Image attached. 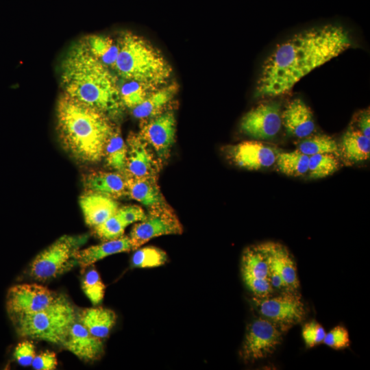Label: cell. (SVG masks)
Returning <instances> with one entry per match:
<instances>
[{
	"label": "cell",
	"mask_w": 370,
	"mask_h": 370,
	"mask_svg": "<svg viewBox=\"0 0 370 370\" xmlns=\"http://www.w3.org/2000/svg\"><path fill=\"white\" fill-rule=\"evenodd\" d=\"M351 45L348 32L338 25L329 24L297 33L277 45L264 61L255 96L274 97L290 92L301 78Z\"/></svg>",
	"instance_id": "6da1fadb"
},
{
	"label": "cell",
	"mask_w": 370,
	"mask_h": 370,
	"mask_svg": "<svg viewBox=\"0 0 370 370\" xmlns=\"http://www.w3.org/2000/svg\"><path fill=\"white\" fill-rule=\"evenodd\" d=\"M60 74L61 85L66 96L103 112L111 119L123 113L125 107L116 76L79 42L65 56Z\"/></svg>",
	"instance_id": "7a4b0ae2"
},
{
	"label": "cell",
	"mask_w": 370,
	"mask_h": 370,
	"mask_svg": "<svg viewBox=\"0 0 370 370\" xmlns=\"http://www.w3.org/2000/svg\"><path fill=\"white\" fill-rule=\"evenodd\" d=\"M56 121L60 140L75 159L96 162L103 158L116 126L109 116L63 94L58 101Z\"/></svg>",
	"instance_id": "3957f363"
},
{
	"label": "cell",
	"mask_w": 370,
	"mask_h": 370,
	"mask_svg": "<svg viewBox=\"0 0 370 370\" xmlns=\"http://www.w3.org/2000/svg\"><path fill=\"white\" fill-rule=\"evenodd\" d=\"M116 41L119 53L113 71L119 77L138 82L150 91L169 83L172 66L149 41L130 31L122 32Z\"/></svg>",
	"instance_id": "277c9868"
},
{
	"label": "cell",
	"mask_w": 370,
	"mask_h": 370,
	"mask_svg": "<svg viewBox=\"0 0 370 370\" xmlns=\"http://www.w3.org/2000/svg\"><path fill=\"white\" fill-rule=\"evenodd\" d=\"M22 337L62 344L76 321L75 309L67 297L58 295L47 308L12 320Z\"/></svg>",
	"instance_id": "5b68a950"
},
{
	"label": "cell",
	"mask_w": 370,
	"mask_h": 370,
	"mask_svg": "<svg viewBox=\"0 0 370 370\" xmlns=\"http://www.w3.org/2000/svg\"><path fill=\"white\" fill-rule=\"evenodd\" d=\"M88 239L86 235H64L40 251L29 265V274L40 282L53 279L76 264L75 253Z\"/></svg>",
	"instance_id": "8992f818"
},
{
	"label": "cell",
	"mask_w": 370,
	"mask_h": 370,
	"mask_svg": "<svg viewBox=\"0 0 370 370\" xmlns=\"http://www.w3.org/2000/svg\"><path fill=\"white\" fill-rule=\"evenodd\" d=\"M252 299L260 317L285 331L301 323L306 315V306L298 291L279 292L265 297H253Z\"/></svg>",
	"instance_id": "52a82bcc"
},
{
	"label": "cell",
	"mask_w": 370,
	"mask_h": 370,
	"mask_svg": "<svg viewBox=\"0 0 370 370\" xmlns=\"http://www.w3.org/2000/svg\"><path fill=\"white\" fill-rule=\"evenodd\" d=\"M286 331L271 321L260 317L246 328L240 356L246 362L271 356L282 341Z\"/></svg>",
	"instance_id": "ba28073f"
},
{
	"label": "cell",
	"mask_w": 370,
	"mask_h": 370,
	"mask_svg": "<svg viewBox=\"0 0 370 370\" xmlns=\"http://www.w3.org/2000/svg\"><path fill=\"white\" fill-rule=\"evenodd\" d=\"M182 232L178 217L166 203L149 208L145 219L135 223L129 237L132 249L136 250L153 238Z\"/></svg>",
	"instance_id": "9c48e42d"
},
{
	"label": "cell",
	"mask_w": 370,
	"mask_h": 370,
	"mask_svg": "<svg viewBox=\"0 0 370 370\" xmlns=\"http://www.w3.org/2000/svg\"><path fill=\"white\" fill-rule=\"evenodd\" d=\"M267 259L269 278L273 290L298 291L299 280L296 263L288 248L276 242L261 243Z\"/></svg>",
	"instance_id": "30bf717a"
},
{
	"label": "cell",
	"mask_w": 370,
	"mask_h": 370,
	"mask_svg": "<svg viewBox=\"0 0 370 370\" xmlns=\"http://www.w3.org/2000/svg\"><path fill=\"white\" fill-rule=\"evenodd\" d=\"M140 121L138 134L152 149L162 166L169 158L175 140V113L170 109L153 117Z\"/></svg>",
	"instance_id": "8fae6325"
},
{
	"label": "cell",
	"mask_w": 370,
	"mask_h": 370,
	"mask_svg": "<svg viewBox=\"0 0 370 370\" xmlns=\"http://www.w3.org/2000/svg\"><path fill=\"white\" fill-rule=\"evenodd\" d=\"M58 295L47 287L36 283L21 284L12 286L6 297V308L12 320L18 317L43 310Z\"/></svg>",
	"instance_id": "7c38bea8"
},
{
	"label": "cell",
	"mask_w": 370,
	"mask_h": 370,
	"mask_svg": "<svg viewBox=\"0 0 370 370\" xmlns=\"http://www.w3.org/2000/svg\"><path fill=\"white\" fill-rule=\"evenodd\" d=\"M241 273L245 285L254 297H265L275 293L269 281L267 256L261 243L243 250Z\"/></svg>",
	"instance_id": "4fadbf2b"
},
{
	"label": "cell",
	"mask_w": 370,
	"mask_h": 370,
	"mask_svg": "<svg viewBox=\"0 0 370 370\" xmlns=\"http://www.w3.org/2000/svg\"><path fill=\"white\" fill-rule=\"evenodd\" d=\"M280 106L271 101L261 103L242 118L240 127L245 135L255 139H269L280 132L282 122Z\"/></svg>",
	"instance_id": "5bb4252c"
},
{
	"label": "cell",
	"mask_w": 370,
	"mask_h": 370,
	"mask_svg": "<svg viewBox=\"0 0 370 370\" xmlns=\"http://www.w3.org/2000/svg\"><path fill=\"white\" fill-rule=\"evenodd\" d=\"M124 175L132 177H158L162 166L155 153L138 133L131 132L126 140Z\"/></svg>",
	"instance_id": "9a60e30c"
},
{
	"label": "cell",
	"mask_w": 370,
	"mask_h": 370,
	"mask_svg": "<svg viewBox=\"0 0 370 370\" xmlns=\"http://www.w3.org/2000/svg\"><path fill=\"white\" fill-rule=\"evenodd\" d=\"M227 157L236 165L248 170L269 168L275 163V149L258 140H246L226 148Z\"/></svg>",
	"instance_id": "2e32d148"
},
{
	"label": "cell",
	"mask_w": 370,
	"mask_h": 370,
	"mask_svg": "<svg viewBox=\"0 0 370 370\" xmlns=\"http://www.w3.org/2000/svg\"><path fill=\"white\" fill-rule=\"evenodd\" d=\"M67 350L84 361L99 359L103 352L101 338L92 335L80 322L75 321L62 344Z\"/></svg>",
	"instance_id": "e0dca14e"
},
{
	"label": "cell",
	"mask_w": 370,
	"mask_h": 370,
	"mask_svg": "<svg viewBox=\"0 0 370 370\" xmlns=\"http://www.w3.org/2000/svg\"><path fill=\"white\" fill-rule=\"evenodd\" d=\"M281 117L282 125L289 135L304 138L314 131L312 112L299 98L294 99L287 104Z\"/></svg>",
	"instance_id": "ac0fdd59"
},
{
	"label": "cell",
	"mask_w": 370,
	"mask_h": 370,
	"mask_svg": "<svg viewBox=\"0 0 370 370\" xmlns=\"http://www.w3.org/2000/svg\"><path fill=\"white\" fill-rule=\"evenodd\" d=\"M79 206L86 223L93 228L114 214L119 208L115 199L90 191L80 197Z\"/></svg>",
	"instance_id": "d6986e66"
},
{
	"label": "cell",
	"mask_w": 370,
	"mask_h": 370,
	"mask_svg": "<svg viewBox=\"0 0 370 370\" xmlns=\"http://www.w3.org/2000/svg\"><path fill=\"white\" fill-rule=\"evenodd\" d=\"M83 181L87 191L115 199L127 196L126 177L122 173L94 171L85 175Z\"/></svg>",
	"instance_id": "ffe728a7"
},
{
	"label": "cell",
	"mask_w": 370,
	"mask_h": 370,
	"mask_svg": "<svg viewBox=\"0 0 370 370\" xmlns=\"http://www.w3.org/2000/svg\"><path fill=\"white\" fill-rule=\"evenodd\" d=\"M177 90V84L175 82H169L151 91L140 104L132 109L133 116L143 120L153 117L170 110Z\"/></svg>",
	"instance_id": "44dd1931"
},
{
	"label": "cell",
	"mask_w": 370,
	"mask_h": 370,
	"mask_svg": "<svg viewBox=\"0 0 370 370\" xmlns=\"http://www.w3.org/2000/svg\"><path fill=\"white\" fill-rule=\"evenodd\" d=\"M132 250L130 237L123 236L119 238L78 249L75 253L77 264L85 269L104 258Z\"/></svg>",
	"instance_id": "7402d4cb"
},
{
	"label": "cell",
	"mask_w": 370,
	"mask_h": 370,
	"mask_svg": "<svg viewBox=\"0 0 370 370\" xmlns=\"http://www.w3.org/2000/svg\"><path fill=\"white\" fill-rule=\"evenodd\" d=\"M126 177L127 196L147 208L166 204L158 184V177Z\"/></svg>",
	"instance_id": "603a6c76"
},
{
	"label": "cell",
	"mask_w": 370,
	"mask_h": 370,
	"mask_svg": "<svg viewBox=\"0 0 370 370\" xmlns=\"http://www.w3.org/2000/svg\"><path fill=\"white\" fill-rule=\"evenodd\" d=\"M340 156L349 163L366 161L370 156V138L357 129H349L338 145Z\"/></svg>",
	"instance_id": "cb8c5ba5"
},
{
	"label": "cell",
	"mask_w": 370,
	"mask_h": 370,
	"mask_svg": "<svg viewBox=\"0 0 370 370\" xmlns=\"http://www.w3.org/2000/svg\"><path fill=\"white\" fill-rule=\"evenodd\" d=\"M79 42L103 64L111 71L114 70L119 53L116 40L108 36L90 34L84 36Z\"/></svg>",
	"instance_id": "d4e9b609"
},
{
	"label": "cell",
	"mask_w": 370,
	"mask_h": 370,
	"mask_svg": "<svg viewBox=\"0 0 370 370\" xmlns=\"http://www.w3.org/2000/svg\"><path fill=\"white\" fill-rule=\"evenodd\" d=\"M79 318L80 323L99 338L108 336L116 321L115 312L103 307L86 308L82 311Z\"/></svg>",
	"instance_id": "484cf974"
},
{
	"label": "cell",
	"mask_w": 370,
	"mask_h": 370,
	"mask_svg": "<svg viewBox=\"0 0 370 370\" xmlns=\"http://www.w3.org/2000/svg\"><path fill=\"white\" fill-rule=\"evenodd\" d=\"M127 145L119 127L115 126L104 149L103 158L108 166L124 173L125 169Z\"/></svg>",
	"instance_id": "4316f807"
},
{
	"label": "cell",
	"mask_w": 370,
	"mask_h": 370,
	"mask_svg": "<svg viewBox=\"0 0 370 370\" xmlns=\"http://www.w3.org/2000/svg\"><path fill=\"white\" fill-rule=\"evenodd\" d=\"M309 156L296 149L277 154L276 166L282 173L291 177H301L307 173Z\"/></svg>",
	"instance_id": "83f0119b"
},
{
	"label": "cell",
	"mask_w": 370,
	"mask_h": 370,
	"mask_svg": "<svg viewBox=\"0 0 370 370\" xmlns=\"http://www.w3.org/2000/svg\"><path fill=\"white\" fill-rule=\"evenodd\" d=\"M297 150L308 156L315 154L330 153L340 157L336 141L327 134L308 136L297 145Z\"/></svg>",
	"instance_id": "f1b7e54d"
},
{
	"label": "cell",
	"mask_w": 370,
	"mask_h": 370,
	"mask_svg": "<svg viewBox=\"0 0 370 370\" xmlns=\"http://www.w3.org/2000/svg\"><path fill=\"white\" fill-rule=\"evenodd\" d=\"M340 166L338 157L330 153L309 156L307 173L312 179H320L335 173Z\"/></svg>",
	"instance_id": "f546056e"
},
{
	"label": "cell",
	"mask_w": 370,
	"mask_h": 370,
	"mask_svg": "<svg viewBox=\"0 0 370 370\" xmlns=\"http://www.w3.org/2000/svg\"><path fill=\"white\" fill-rule=\"evenodd\" d=\"M168 260L166 253L156 247L138 248L132 257V264L138 268H152L164 264Z\"/></svg>",
	"instance_id": "4dcf8cb0"
},
{
	"label": "cell",
	"mask_w": 370,
	"mask_h": 370,
	"mask_svg": "<svg viewBox=\"0 0 370 370\" xmlns=\"http://www.w3.org/2000/svg\"><path fill=\"white\" fill-rule=\"evenodd\" d=\"M123 80L125 82L119 85L121 99L125 108L133 109L140 104L151 91L138 82Z\"/></svg>",
	"instance_id": "1f68e13d"
},
{
	"label": "cell",
	"mask_w": 370,
	"mask_h": 370,
	"mask_svg": "<svg viewBox=\"0 0 370 370\" xmlns=\"http://www.w3.org/2000/svg\"><path fill=\"white\" fill-rule=\"evenodd\" d=\"M82 288L93 305L103 300L106 286L96 269H91L86 273L82 280Z\"/></svg>",
	"instance_id": "d6a6232c"
},
{
	"label": "cell",
	"mask_w": 370,
	"mask_h": 370,
	"mask_svg": "<svg viewBox=\"0 0 370 370\" xmlns=\"http://www.w3.org/2000/svg\"><path fill=\"white\" fill-rule=\"evenodd\" d=\"M125 228V225L115 213L93 229L95 235L99 239L105 241L123 236Z\"/></svg>",
	"instance_id": "836d02e7"
},
{
	"label": "cell",
	"mask_w": 370,
	"mask_h": 370,
	"mask_svg": "<svg viewBox=\"0 0 370 370\" xmlns=\"http://www.w3.org/2000/svg\"><path fill=\"white\" fill-rule=\"evenodd\" d=\"M323 327L315 320L304 324L301 336L306 347L312 348L323 343L325 336Z\"/></svg>",
	"instance_id": "e575fe53"
},
{
	"label": "cell",
	"mask_w": 370,
	"mask_h": 370,
	"mask_svg": "<svg viewBox=\"0 0 370 370\" xmlns=\"http://www.w3.org/2000/svg\"><path fill=\"white\" fill-rule=\"evenodd\" d=\"M323 343L336 350L343 349L350 345L347 330L342 325H336L325 334Z\"/></svg>",
	"instance_id": "d590c367"
},
{
	"label": "cell",
	"mask_w": 370,
	"mask_h": 370,
	"mask_svg": "<svg viewBox=\"0 0 370 370\" xmlns=\"http://www.w3.org/2000/svg\"><path fill=\"white\" fill-rule=\"evenodd\" d=\"M125 227L145 219L146 213L139 206L127 205L119 207L116 212Z\"/></svg>",
	"instance_id": "8d00e7d4"
},
{
	"label": "cell",
	"mask_w": 370,
	"mask_h": 370,
	"mask_svg": "<svg viewBox=\"0 0 370 370\" xmlns=\"http://www.w3.org/2000/svg\"><path fill=\"white\" fill-rule=\"evenodd\" d=\"M36 356L35 346L31 341H23L16 345L14 357L16 362L23 367H28Z\"/></svg>",
	"instance_id": "74e56055"
},
{
	"label": "cell",
	"mask_w": 370,
	"mask_h": 370,
	"mask_svg": "<svg viewBox=\"0 0 370 370\" xmlns=\"http://www.w3.org/2000/svg\"><path fill=\"white\" fill-rule=\"evenodd\" d=\"M36 370H54L58 365V360L56 353L45 350L36 355L32 365Z\"/></svg>",
	"instance_id": "f35d334b"
},
{
	"label": "cell",
	"mask_w": 370,
	"mask_h": 370,
	"mask_svg": "<svg viewBox=\"0 0 370 370\" xmlns=\"http://www.w3.org/2000/svg\"><path fill=\"white\" fill-rule=\"evenodd\" d=\"M358 129L365 136L370 138L369 109L362 111L357 117Z\"/></svg>",
	"instance_id": "ab89813d"
}]
</instances>
